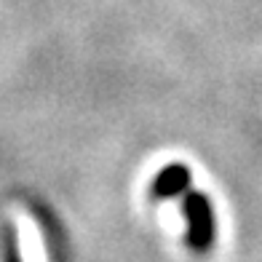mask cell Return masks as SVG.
I'll return each mask as SVG.
<instances>
[{
  "label": "cell",
  "mask_w": 262,
  "mask_h": 262,
  "mask_svg": "<svg viewBox=\"0 0 262 262\" xmlns=\"http://www.w3.org/2000/svg\"><path fill=\"white\" fill-rule=\"evenodd\" d=\"M182 211H185V220H187V246L193 249L195 254H206L214 246V235H217L211 201L204 193H187Z\"/></svg>",
  "instance_id": "6da1fadb"
},
{
  "label": "cell",
  "mask_w": 262,
  "mask_h": 262,
  "mask_svg": "<svg viewBox=\"0 0 262 262\" xmlns=\"http://www.w3.org/2000/svg\"><path fill=\"white\" fill-rule=\"evenodd\" d=\"M187 187H190V169L187 166L185 163H166L150 185V195L158 201H166V198L182 195Z\"/></svg>",
  "instance_id": "7a4b0ae2"
}]
</instances>
